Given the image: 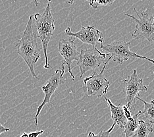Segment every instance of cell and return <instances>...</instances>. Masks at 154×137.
Masks as SVG:
<instances>
[{
  "label": "cell",
  "mask_w": 154,
  "mask_h": 137,
  "mask_svg": "<svg viewBox=\"0 0 154 137\" xmlns=\"http://www.w3.org/2000/svg\"><path fill=\"white\" fill-rule=\"evenodd\" d=\"M34 15H30L28 20L26 29L20 40L16 42L15 45L17 49V53L21 57L30 71L34 78L40 79L35 73L34 66L40 58L42 49L39 48L37 43V35L33 31L32 18Z\"/></svg>",
  "instance_id": "cell-1"
},
{
  "label": "cell",
  "mask_w": 154,
  "mask_h": 137,
  "mask_svg": "<svg viewBox=\"0 0 154 137\" xmlns=\"http://www.w3.org/2000/svg\"><path fill=\"white\" fill-rule=\"evenodd\" d=\"M123 109H124V111H125V114L126 117H127L128 121H130L132 119L133 115H132L131 111L129 110V109L127 107V105H123Z\"/></svg>",
  "instance_id": "cell-17"
},
{
  "label": "cell",
  "mask_w": 154,
  "mask_h": 137,
  "mask_svg": "<svg viewBox=\"0 0 154 137\" xmlns=\"http://www.w3.org/2000/svg\"><path fill=\"white\" fill-rule=\"evenodd\" d=\"M100 48L103 51L107 52L108 55L111 56L113 61L117 62L120 64L131 58L146 59V60L154 63L153 59L143 57V56L138 55L136 53L131 51L130 50V42H126L121 40L114 41L109 44L101 45Z\"/></svg>",
  "instance_id": "cell-3"
},
{
  "label": "cell",
  "mask_w": 154,
  "mask_h": 137,
  "mask_svg": "<svg viewBox=\"0 0 154 137\" xmlns=\"http://www.w3.org/2000/svg\"><path fill=\"white\" fill-rule=\"evenodd\" d=\"M88 2L90 5L93 9H97L99 6L101 5H110L113 3V0H100V1H96V0H94V1H91L88 0Z\"/></svg>",
  "instance_id": "cell-15"
},
{
  "label": "cell",
  "mask_w": 154,
  "mask_h": 137,
  "mask_svg": "<svg viewBox=\"0 0 154 137\" xmlns=\"http://www.w3.org/2000/svg\"><path fill=\"white\" fill-rule=\"evenodd\" d=\"M65 74V65L61 64V69H57L55 73L49 79L44 85L42 86V90L44 93V98L42 104L38 106L35 116V125H38V117L42 110L45 105L49 104L51 100V97L54 94L58 88L64 83L65 79L63 77Z\"/></svg>",
  "instance_id": "cell-8"
},
{
  "label": "cell",
  "mask_w": 154,
  "mask_h": 137,
  "mask_svg": "<svg viewBox=\"0 0 154 137\" xmlns=\"http://www.w3.org/2000/svg\"><path fill=\"white\" fill-rule=\"evenodd\" d=\"M153 23H154V17H153Z\"/></svg>",
  "instance_id": "cell-21"
},
{
  "label": "cell",
  "mask_w": 154,
  "mask_h": 137,
  "mask_svg": "<svg viewBox=\"0 0 154 137\" xmlns=\"http://www.w3.org/2000/svg\"><path fill=\"white\" fill-rule=\"evenodd\" d=\"M153 74H154V72H153Z\"/></svg>",
  "instance_id": "cell-22"
},
{
  "label": "cell",
  "mask_w": 154,
  "mask_h": 137,
  "mask_svg": "<svg viewBox=\"0 0 154 137\" xmlns=\"http://www.w3.org/2000/svg\"><path fill=\"white\" fill-rule=\"evenodd\" d=\"M77 66H79L80 71V79L88 71L95 69L105 62L107 54H103L100 51L96 46H93L87 50H81Z\"/></svg>",
  "instance_id": "cell-6"
},
{
  "label": "cell",
  "mask_w": 154,
  "mask_h": 137,
  "mask_svg": "<svg viewBox=\"0 0 154 137\" xmlns=\"http://www.w3.org/2000/svg\"><path fill=\"white\" fill-rule=\"evenodd\" d=\"M44 133V131H35V132H32L29 134V137H38L40 135H42Z\"/></svg>",
  "instance_id": "cell-18"
},
{
  "label": "cell",
  "mask_w": 154,
  "mask_h": 137,
  "mask_svg": "<svg viewBox=\"0 0 154 137\" xmlns=\"http://www.w3.org/2000/svg\"><path fill=\"white\" fill-rule=\"evenodd\" d=\"M111 59H112V57L109 56V59L104 63L103 68L100 73L94 72L92 75L84 79L83 88L88 93V96H96L98 98L102 97L108 92L110 82L105 77L103 72Z\"/></svg>",
  "instance_id": "cell-4"
},
{
  "label": "cell",
  "mask_w": 154,
  "mask_h": 137,
  "mask_svg": "<svg viewBox=\"0 0 154 137\" xmlns=\"http://www.w3.org/2000/svg\"><path fill=\"white\" fill-rule=\"evenodd\" d=\"M136 100L141 101L144 105L142 114L144 115L145 118L152 125L154 124V100H152L151 102L148 103L141 99L139 96L136 97Z\"/></svg>",
  "instance_id": "cell-13"
},
{
  "label": "cell",
  "mask_w": 154,
  "mask_h": 137,
  "mask_svg": "<svg viewBox=\"0 0 154 137\" xmlns=\"http://www.w3.org/2000/svg\"><path fill=\"white\" fill-rule=\"evenodd\" d=\"M65 33L68 36L79 38L85 44L92 45L96 46V43L103 45V35L101 31L97 30L94 26H82L81 29L76 33H73L71 27L68 26L65 30Z\"/></svg>",
  "instance_id": "cell-10"
},
{
  "label": "cell",
  "mask_w": 154,
  "mask_h": 137,
  "mask_svg": "<svg viewBox=\"0 0 154 137\" xmlns=\"http://www.w3.org/2000/svg\"><path fill=\"white\" fill-rule=\"evenodd\" d=\"M75 38H70L69 40L61 39L59 42L58 51L63 58L61 64L68 66V71L72 80H74L75 76L72 72L71 64L74 61H79L80 53L77 50V45L75 44Z\"/></svg>",
  "instance_id": "cell-9"
},
{
  "label": "cell",
  "mask_w": 154,
  "mask_h": 137,
  "mask_svg": "<svg viewBox=\"0 0 154 137\" xmlns=\"http://www.w3.org/2000/svg\"><path fill=\"white\" fill-rule=\"evenodd\" d=\"M104 99L107 101L108 105L110 107L111 119H113L115 123L118 126L124 129L125 126L127 124L128 120L125 114L123 105L122 106L120 104L119 105L117 106V105H115L112 103L111 101L109 99H108V98L104 97Z\"/></svg>",
  "instance_id": "cell-11"
},
{
  "label": "cell",
  "mask_w": 154,
  "mask_h": 137,
  "mask_svg": "<svg viewBox=\"0 0 154 137\" xmlns=\"http://www.w3.org/2000/svg\"><path fill=\"white\" fill-rule=\"evenodd\" d=\"M36 20V29L38 33V36L40 38L42 45V50L45 57V69H52L49 64L48 47V44L51 40L54 31L55 29L54 25L55 20L52 16L51 11V1H48V5L45 9L42 15L40 13H36L34 15Z\"/></svg>",
  "instance_id": "cell-2"
},
{
  "label": "cell",
  "mask_w": 154,
  "mask_h": 137,
  "mask_svg": "<svg viewBox=\"0 0 154 137\" xmlns=\"http://www.w3.org/2000/svg\"><path fill=\"white\" fill-rule=\"evenodd\" d=\"M9 131H10V129L5 127L4 126L2 125L1 123H0V135H1L2 133H3V132H9Z\"/></svg>",
  "instance_id": "cell-19"
},
{
  "label": "cell",
  "mask_w": 154,
  "mask_h": 137,
  "mask_svg": "<svg viewBox=\"0 0 154 137\" xmlns=\"http://www.w3.org/2000/svg\"><path fill=\"white\" fill-rule=\"evenodd\" d=\"M115 125H116V124H115L114 123L113 125L111 126V128L108 129L107 131H101L98 133V134H97V135L94 134V133L92 132H90L88 133V136H87V137H111L110 134H111V132H112V131L113 130Z\"/></svg>",
  "instance_id": "cell-16"
},
{
  "label": "cell",
  "mask_w": 154,
  "mask_h": 137,
  "mask_svg": "<svg viewBox=\"0 0 154 137\" xmlns=\"http://www.w3.org/2000/svg\"><path fill=\"white\" fill-rule=\"evenodd\" d=\"M153 132V125L149 122H146L140 120L139 122V126L135 134L132 137H148L150 133Z\"/></svg>",
  "instance_id": "cell-14"
},
{
  "label": "cell",
  "mask_w": 154,
  "mask_h": 137,
  "mask_svg": "<svg viewBox=\"0 0 154 137\" xmlns=\"http://www.w3.org/2000/svg\"><path fill=\"white\" fill-rule=\"evenodd\" d=\"M122 83L123 84V92L125 94L126 105L128 109L132 108L133 104L136 102V97L140 92H147L148 90V87L143 84V79L138 76L136 69L127 79H122Z\"/></svg>",
  "instance_id": "cell-7"
},
{
  "label": "cell",
  "mask_w": 154,
  "mask_h": 137,
  "mask_svg": "<svg viewBox=\"0 0 154 137\" xmlns=\"http://www.w3.org/2000/svg\"><path fill=\"white\" fill-rule=\"evenodd\" d=\"M20 137H29V134H27V133L24 132V133H23V135H20Z\"/></svg>",
  "instance_id": "cell-20"
},
{
  "label": "cell",
  "mask_w": 154,
  "mask_h": 137,
  "mask_svg": "<svg viewBox=\"0 0 154 137\" xmlns=\"http://www.w3.org/2000/svg\"><path fill=\"white\" fill-rule=\"evenodd\" d=\"M142 114V111H139L137 114L133 115L131 120L127 121L123 131V134H125V137H131L135 134L139 126L140 121H138V118Z\"/></svg>",
  "instance_id": "cell-12"
},
{
  "label": "cell",
  "mask_w": 154,
  "mask_h": 137,
  "mask_svg": "<svg viewBox=\"0 0 154 137\" xmlns=\"http://www.w3.org/2000/svg\"><path fill=\"white\" fill-rule=\"evenodd\" d=\"M137 14L138 18L129 14H125L126 16L131 17L136 23V30L132 36L136 40H146L149 42H154V23L153 17H151L147 11V9L142 11L140 15L138 11L134 9Z\"/></svg>",
  "instance_id": "cell-5"
}]
</instances>
